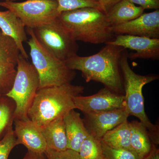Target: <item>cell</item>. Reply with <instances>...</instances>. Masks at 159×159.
<instances>
[{"label": "cell", "mask_w": 159, "mask_h": 159, "mask_svg": "<svg viewBox=\"0 0 159 159\" xmlns=\"http://www.w3.org/2000/svg\"><path fill=\"white\" fill-rule=\"evenodd\" d=\"M22 159H47L45 153H41L28 151Z\"/></svg>", "instance_id": "obj_30"}, {"label": "cell", "mask_w": 159, "mask_h": 159, "mask_svg": "<svg viewBox=\"0 0 159 159\" xmlns=\"http://www.w3.org/2000/svg\"><path fill=\"white\" fill-rule=\"evenodd\" d=\"M142 159H159V150L155 144H152L149 153Z\"/></svg>", "instance_id": "obj_31"}, {"label": "cell", "mask_w": 159, "mask_h": 159, "mask_svg": "<svg viewBox=\"0 0 159 159\" xmlns=\"http://www.w3.org/2000/svg\"><path fill=\"white\" fill-rule=\"evenodd\" d=\"M47 149L62 151L67 149V139L63 118L54 120L40 129Z\"/></svg>", "instance_id": "obj_16"}, {"label": "cell", "mask_w": 159, "mask_h": 159, "mask_svg": "<svg viewBox=\"0 0 159 159\" xmlns=\"http://www.w3.org/2000/svg\"><path fill=\"white\" fill-rule=\"evenodd\" d=\"M98 1H99H99H100V0H98Z\"/></svg>", "instance_id": "obj_33"}, {"label": "cell", "mask_w": 159, "mask_h": 159, "mask_svg": "<svg viewBox=\"0 0 159 159\" xmlns=\"http://www.w3.org/2000/svg\"><path fill=\"white\" fill-rule=\"evenodd\" d=\"M125 50L106 44L96 54L82 57L76 55L64 62L69 69L80 71L86 82H99L111 91L124 95L120 61Z\"/></svg>", "instance_id": "obj_1"}, {"label": "cell", "mask_w": 159, "mask_h": 159, "mask_svg": "<svg viewBox=\"0 0 159 159\" xmlns=\"http://www.w3.org/2000/svg\"><path fill=\"white\" fill-rule=\"evenodd\" d=\"M45 154L47 159H80L78 152L70 149L62 151L47 149Z\"/></svg>", "instance_id": "obj_27"}, {"label": "cell", "mask_w": 159, "mask_h": 159, "mask_svg": "<svg viewBox=\"0 0 159 159\" xmlns=\"http://www.w3.org/2000/svg\"><path fill=\"white\" fill-rule=\"evenodd\" d=\"M0 7L12 11L26 28L32 29L51 22L59 15L57 0L5 1L0 2Z\"/></svg>", "instance_id": "obj_8"}, {"label": "cell", "mask_w": 159, "mask_h": 159, "mask_svg": "<svg viewBox=\"0 0 159 159\" xmlns=\"http://www.w3.org/2000/svg\"><path fill=\"white\" fill-rule=\"evenodd\" d=\"M106 44L135 51V53H128V59H159V39L119 34Z\"/></svg>", "instance_id": "obj_10"}, {"label": "cell", "mask_w": 159, "mask_h": 159, "mask_svg": "<svg viewBox=\"0 0 159 159\" xmlns=\"http://www.w3.org/2000/svg\"><path fill=\"white\" fill-rule=\"evenodd\" d=\"M13 85L6 96L16 104L14 119H29L28 112L39 88L38 74L34 66L20 54Z\"/></svg>", "instance_id": "obj_6"}, {"label": "cell", "mask_w": 159, "mask_h": 159, "mask_svg": "<svg viewBox=\"0 0 159 159\" xmlns=\"http://www.w3.org/2000/svg\"><path fill=\"white\" fill-rule=\"evenodd\" d=\"M75 109L84 115H93L124 108V95L117 93L104 87L94 95L74 98Z\"/></svg>", "instance_id": "obj_9"}, {"label": "cell", "mask_w": 159, "mask_h": 159, "mask_svg": "<svg viewBox=\"0 0 159 159\" xmlns=\"http://www.w3.org/2000/svg\"><path fill=\"white\" fill-rule=\"evenodd\" d=\"M145 9L128 0H121L113 6L106 14L111 27L128 22L144 13Z\"/></svg>", "instance_id": "obj_17"}, {"label": "cell", "mask_w": 159, "mask_h": 159, "mask_svg": "<svg viewBox=\"0 0 159 159\" xmlns=\"http://www.w3.org/2000/svg\"><path fill=\"white\" fill-rule=\"evenodd\" d=\"M101 143L104 159H142L133 151L112 148Z\"/></svg>", "instance_id": "obj_25"}, {"label": "cell", "mask_w": 159, "mask_h": 159, "mask_svg": "<svg viewBox=\"0 0 159 159\" xmlns=\"http://www.w3.org/2000/svg\"><path fill=\"white\" fill-rule=\"evenodd\" d=\"M78 153L80 159H104L100 140L90 134L82 142Z\"/></svg>", "instance_id": "obj_22"}, {"label": "cell", "mask_w": 159, "mask_h": 159, "mask_svg": "<svg viewBox=\"0 0 159 159\" xmlns=\"http://www.w3.org/2000/svg\"><path fill=\"white\" fill-rule=\"evenodd\" d=\"M6 1H12V0H6Z\"/></svg>", "instance_id": "obj_32"}, {"label": "cell", "mask_w": 159, "mask_h": 159, "mask_svg": "<svg viewBox=\"0 0 159 159\" xmlns=\"http://www.w3.org/2000/svg\"><path fill=\"white\" fill-rule=\"evenodd\" d=\"M133 4L139 5L144 9H159V0H128Z\"/></svg>", "instance_id": "obj_28"}, {"label": "cell", "mask_w": 159, "mask_h": 159, "mask_svg": "<svg viewBox=\"0 0 159 159\" xmlns=\"http://www.w3.org/2000/svg\"><path fill=\"white\" fill-rule=\"evenodd\" d=\"M84 88L71 83L39 89L28 112V117L40 129L64 118L75 109L74 99Z\"/></svg>", "instance_id": "obj_2"}, {"label": "cell", "mask_w": 159, "mask_h": 159, "mask_svg": "<svg viewBox=\"0 0 159 159\" xmlns=\"http://www.w3.org/2000/svg\"><path fill=\"white\" fill-rule=\"evenodd\" d=\"M42 46L57 58L66 61L77 55L78 44L58 17L49 24L32 29Z\"/></svg>", "instance_id": "obj_7"}, {"label": "cell", "mask_w": 159, "mask_h": 159, "mask_svg": "<svg viewBox=\"0 0 159 159\" xmlns=\"http://www.w3.org/2000/svg\"><path fill=\"white\" fill-rule=\"evenodd\" d=\"M129 124L131 148L142 159L149 153L153 143L148 131L142 123L133 121L129 122Z\"/></svg>", "instance_id": "obj_18"}, {"label": "cell", "mask_w": 159, "mask_h": 159, "mask_svg": "<svg viewBox=\"0 0 159 159\" xmlns=\"http://www.w3.org/2000/svg\"><path fill=\"white\" fill-rule=\"evenodd\" d=\"M128 52L125 49L122 53L120 66L123 79L125 109L129 116H133L148 131L153 144H159V126L150 122L145 113L144 99L142 94L143 87L158 79L155 74L141 75L136 74L131 68L128 61Z\"/></svg>", "instance_id": "obj_4"}, {"label": "cell", "mask_w": 159, "mask_h": 159, "mask_svg": "<svg viewBox=\"0 0 159 159\" xmlns=\"http://www.w3.org/2000/svg\"><path fill=\"white\" fill-rule=\"evenodd\" d=\"M84 122L89 134L101 140L108 131L127 120L129 114L125 108L93 115H84Z\"/></svg>", "instance_id": "obj_12"}, {"label": "cell", "mask_w": 159, "mask_h": 159, "mask_svg": "<svg viewBox=\"0 0 159 159\" xmlns=\"http://www.w3.org/2000/svg\"><path fill=\"white\" fill-rule=\"evenodd\" d=\"M59 14L64 11L84 8H93L103 11L98 0H57Z\"/></svg>", "instance_id": "obj_24"}, {"label": "cell", "mask_w": 159, "mask_h": 159, "mask_svg": "<svg viewBox=\"0 0 159 159\" xmlns=\"http://www.w3.org/2000/svg\"><path fill=\"white\" fill-rule=\"evenodd\" d=\"M16 104L6 95H0V140L12 128Z\"/></svg>", "instance_id": "obj_20"}, {"label": "cell", "mask_w": 159, "mask_h": 159, "mask_svg": "<svg viewBox=\"0 0 159 159\" xmlns=\"http://www.w3.org/2000/svg\"><path fill=\"white\" fill-rule=\"evenodd\" d=\"M74 39L89 43H107L116 35L101 9L84 8L61 12L58 16Z\"/></svg>", "instance_id": "obj_3"}, {"label": "cell", "mask_w": 159, "mask_h": 159, "mask_svg": "<svg viewBox=\"0 0 159 159\" xmlns=\"http://www.w3.org/2000/svg\"><path fill=\"white\" fill-rule=\"evenodd\" d=\"M100 141L112 148L132 150L130 146L129 122L126 120L115 128L108 131Z\"/></svg>", "instance_id": "obj_19"}, {"label": "cell", "mask_w": 159, "mask_h": 159, "mask_svg": "<svg viewBox=\"0 0 159 159\" xmlns=\"http://www.w3.org/2000/svg\"><path fill=\"white\" fill-rule=\"evenodd\" d=\"M13 123L17 145H24L28 151L33 152L45 153L47 145L39 127L29 118L15 119Z\"/></svg>", "instance_id": "obj_13"}, {"label": "cell", "mask_w": 159, "mask_h": 159, "mask_svg": "<svg viewBox=\"0 0 159 159\" xmlns=\"http://www.w3.org/2000/svg\"><path fill=\"white\" fill-rule=\"evenodd\" d=\"M67 148L78 152L82 142L89 135L83 119L79 113L71 111L64 117Z\"/></svg>", "instance_id": "obj_15"}, {"label": "cell", "mask_w": 159, "mask_h": 159, "mask_svg": "<svg viewBox=\"0 0 159 159\" xmlns=\"http://www.w3.org/2000/svg\"><path fill=\"white\" fill-rule=\"evenodd\" d=\"M111 29L115 35L128 34L159 39V10L143 13L128 22L111 27Z\"/></svg>", "instance_id": "obj_11"}, {"label": "cell", "mask_w": 159, "mask_h": 159, "mask_svg": "<svg viewBox=\"0 0 159 159\" xmlns=\"http://www.w3.org/2000/svg\"><path fill=\"white\" fill-rule=\"evenodd\" d=\"M26 30L31 37L28 44L32 65L39 77V89L71 83L76 76L75 71L46 50L38 41L32 29Z\"/></svg>", "instance_id": "obj_5"}, {"label": "cell", "mask_w": 159, "mask_h": 159, "mask_svg": "<svg viewBox=\"0 0 159 159\" xmlns=\"http://www.w3.org/2000/svg\"><path fill=\"white\" fill-rule=\"evenodd\" d=\"M17 145L13 129L0 140V159H8L11 151Z\"/></svg>", "instance_id": "obj_26"}, {"label": "cell", "mask_w": 159, "mask_h": 159, "mask_svg": "<svg viewBox=\"0 0 159 159\" xmlns=\"http://www.w3.org/2000/svg\"><path fill=\"white\" fill-rule=\"evenodd\" d=\"M20 54L14 40L0 30V63L16 66Z\"/></svg>", "instance_id": "obj_21"}, {"label": "cell", "mask_w": 159, "mask_h": 159, "mask_svg": "<svg viewBox=\"0 0 159 159\" xmlns=\"http://www.w3.org/2000/svg\"><path fill=\"white\" fill-rule=\"evenodd\" d=\"M0 29L4 34L13 39L23 57L29 58L23 43L27 40L26 28L22 22L11 11L0 10Z\"/></svg>", "instance_id": "obj_14"}, {"label": "cell", "mask_w": 159, "mask_h": 159, "mask_svg": "<svg viewBox=\"0 0 159 159\" xmlns=\"http://www.w3.org/2000/svg\"><path fill=\"white\" fill-rule=\"evenodd\" d=\"M121 0H100L99 3L102 6L103 11L106 13L109 9Z\"/></svg>", "instance_id": "obj_29"}, {"label": "cell", "mask_w": 159, "mask_h": 159, "mask_svg": "<svg viewBox=\"0 0 159 159\" xmlns=\"http://www.w3.org/2000/svg\"><path fill=\"white\" fill-rule=\"evenodd\" d=\"M16 66L0 63V95H6L11 89L16 75Z\"/></svg>", "instance_id": "obj_23"}]
</instances>
